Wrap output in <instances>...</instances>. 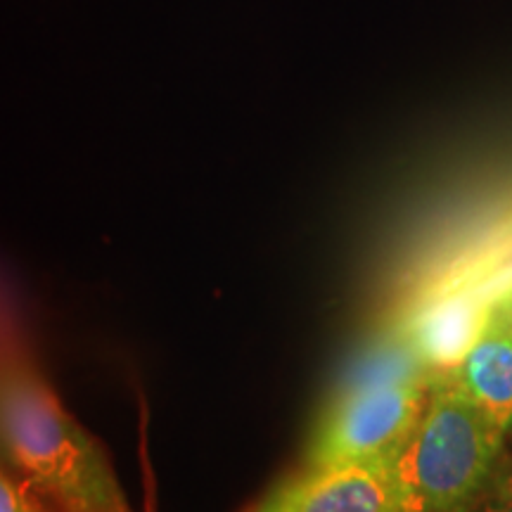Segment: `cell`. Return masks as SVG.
<instances>
[{"label": "cell", "mask_w": 512, "mask_h": 512, "mask_svg": "<svg viewBox=\"0 0 512 512\" xmlns=\"http://www.w3.org/2000/svg\"><path fill=\"white\" fill-rule=\"evenodd\" d=\"M470 512H512V451L505 448V453L498 460L494 475L489 484L472 505Z\"/></svg>", "instance_id": "cell-9"}, {"label": "cell", "mask_w": 512, "mask_h": 512, "mask_svg": "<svg viewBox=\"0 0 512 512\" xmlns=\"http://www.w3.org/2000/svg\"><path fill=\"white\" fill-rule=\"evenodd\" d=\"M0 456L55 512H131L105 448L10 337H0Z\"/></svg>", "instance_id": "cell-1"}, {"label": "cell", "mask_w": 512, "mask_h": 512, "mask_svg": "<svg viewBox=\"0 0 512 512\" xmlns=\"http://www.w3.org/2000/svg\"><path fill=\"white\" fill-rule=\"evenodd\" d=\"M430 384L332 394L306 444L302 467L392 465L418 427Z\"/></svg>", "instance_id": "cell-3"}, {"label": "cell", "mask_w": 512, "mask_h": 512, "mask_svg": "<svg viewBox=\"0 0 512 512\" xmlns=\"http://www.w3.org/2000/svg\"><path fill=\"white\" fill-rule=\"evenodd\" d=\"M491 311H494L498 320L512 332V283L505 285L503 290L491 299Z\"/></svg>", "instance_id": "cell-10"}, {"label": "cell", "mask_w": 512, "mask_h": 512, "mask_svg": "<svg viewBox=\"0 0 512 512\" xmlns=\"http://www.w3.org/2000/svg\"><path fill=\"white\" fill-rule=\"evenodd\" d=\"M242 512H406L392 465L299 467Z\"/></svg>", "instance_id": "cell-4"}, {"label": "cell", "mask_w": 512, "mask_h": 512, "mask_svg": "<svg viewBox=\"0 0 512 512\" xmlns=\"http://www.w3.org/2000/svg\"><path fill=\"white\" fill-rule=\"evenodd\" d=\"M451 375L491 425L508 439L512 425V332L494 311H489L475 347Z\"/></svg>", "instance_id": "cell-6"}, {"label": "cell", "mask_w": 512, "mask_h": 512, "mask_svg": "<svg viewBox=\"0 0 512 512\" xmlns=\"http://www.w3.org/2000/svg\"><path fill=\"white\" fill-rule=\"evenodd\" d=\"M496 294L479 283L430 290L399 320L432 375L453 373L482 335Z\"/></svg>", "instance_id": "cell-5"}, {"label": "cell", "mask_w": 512, "mask_h": 512, "mask_svg": "<svg viewBox=\"0 0 512 512\" xmlns=\"http://www.w3.org/2000/svg\"><path fill=\"white\" fill-rule=\"evenodd\" d=\"M430 368L422 363L418 351L411 344L399 323L377 335L373 342L366 344L344 375L339 377L335 392H358V389L392 387V384H413L432 382Z\"/></svg>", "instance_id": "cell-7"}, {"label": "cell", "mask_w": 512, "mask_h": 512, "mask_svg": "<svg viewBox=\"0 0 512 512\" xmlns=\"http://www.w3.org/2000/svg\"><path fill=\"white\" fill-rule=\"evenodd\" d=\"M0 456V512H55L22 477L8 472Z\"/></svg>", "instance_id": "cell-8"}, {"label": "cell", "mask_w": 512, "mask_h": 512, "mask_svg": "<svg viewBox=\"0 0 512 512\" xmlns=\"http://www.w3.org/2000/svg\"><path fill=\"white\" fill-rule=\"evenodd\" d=\"M508 439L451 373L432 377L422 418L392 463L406 512H470Z\"/></svg>", "instance_id": "cell-2"}, {"label": "cell", "mask_w": 512, "mask_h": 512, "mask_svg": "<svg viewBox=\"0 0 512 512\" xmlns=\"http://www.w3.org/2000/svg\"><path fill=\"white\" fill-rule=\"evenodd\" d=\"M508 448L512 451V425H510V430H508Z\"/></svg>", "instance_id": "cell-11"}]
</instances>
